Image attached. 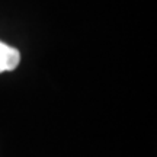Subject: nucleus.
Here are the masks:
<instances>
[{"mask_svg": "<svg viewBox=\"0 0 157 157\" xmlns=\"http://www.w3.org/2000/svg\"><path fill=\"white\" fill-rule=\"evenodd\" d=\"M19 61H21L19 51L0 41V73L15 70Z\"/></svg>", "mask_w": 157, "mask_h": 157, "instance_id": "f257e3e1", "label": "nucleus"}]
</instances>
